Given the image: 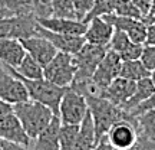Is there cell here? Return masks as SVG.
I'll return each instance as SVG.
<instances>
[{"instance_id": "d590c367", "label": "cell", "mask_w": 155, "mask_h": 150, "mask_svg": "<svg viewBox=\"0 0 155 150\" xmlns=\"http://www.w3.org/2000/svg\"><path fill=\"white\" fill-rule=\"evenodd\" d=\"M144 45H152L155 46V23H150L147 28V40Z\"/></svg>"}, {"instance_id": "f546056e", "label": "cell", "mask_w": 155, "mask_h": 150, "mask_svg": "<svg viewBox=\"0 0 155 150\" xmlns=\"http://www.w3.org/2000/svg\"><path fill=\"white\" fill-rule=\"evenodd\" d=\"M53 16L76 19V13L73 9L72 0H53Z\"/></svg>"}, {"instance_id": "74e56055", "label": "cell", "mask_w": 155, "mask_h": 150, "mask_svg": "<svg viewBox=\"0 0 155 150\" xmlns=\"http://www.w3.org/2000/svg\"><path fill=\"white\" fill-rule=\"evenodd\" d=\"M12 111H13V104H10V103H7V101L0 98V117L6 116V114H9Z\"/></svg>"}, {"instance_id": "ee69618b", "label": "cell", "mask_w": 155, "mask_h": 150, "mask_svg": "<svg viewBox=\"0 0 155 150\" xmlns=\"http://www.w3.org/2000/svg\"><path fill=\"white\" fill-rule=\"evenodd\" d=\"M154 72H155V71H154Z\"/></svg>"}, {"instance_id": "603a6c76", "label": "cell", "mask_w": 155, "mask_h": 150, "mask_svg": "<svg viewBox=\"0 0 155 150\" xmlns=\"http://www.w3.org/2000/svg\"><path fill=\"white\" fill-rule=\"evenodd\" d=\"M155 92V85L152 82V78H144L141 81H137V88H135V92L132 94V97L127 101V104L122 107L127 113H129L134 107H137L139 103H142L144 100H147L148 97Z\"/></svg>"}, {"instance_id": "e575fe53", "label": "cell", "mask_w": 155, "mask_h": 150, "mask_svg": "<svg viewBox=\"0 0 155 150\" xmlns=\"http://www.w3.org/2000/svg\"><path fill=\"white\" fill-rule=\"evenodd\" d=\"M132 2H134V5L137 6V9L141 12L142 17L145 19L151 10V3H152V0H132Z\"/></svg>"}, {"instance_id": "484cf974", "label": "cell", "mask_w": 155, "mask_h": 150, "mask_svg": "<svg viewBox=\"0 0 155 150\" xmlns=\"http://www.w3.org/2000/svg\"><path fill=\"white\" fill-rule=\"evenodd\" d=\"M139 137L155 140V110H150L135 117Z\"/></svg>"}, {"instance_id": "8d00e7d4", "label": "cell", "mask_w": 155, "mask_h": 150, "mask_svg": "<svg viewBox=\"0 0 155 150\" xmlns=\"http://www.w3.org/2000/svg\"><path fill=\"white\" fill-rule=\"evenodd\" d=\"M3 147H5V150H32L30 147H28V146L12 143V141H7V140H3Z\"/></svg>"}, {"instance_id": "44dd1931", "label": "cell", "mask_w": 155, "mask_h": 150, "mask_svg": "<svg viewBox=\"0 0 155 150\" xmlns=\"http://www.w3.org/2000/svg\"><path fill=\"white\" fill-rule=\"evenodd\" d=\"M96 145H98V139H96V134H95L94 120H92L91 113L88 111L82 123L79 124L75 150H94Z\"/></svg>"}, {"instance_id": "9c48e42d", "label": "cell", "mask_w": 155, "mask_h": 150, "mask_svg": "<svg viewBox=\"0 0 155 150\" xmlns=\"http://www.w3.org/2000/svg\"><path fill=\"white\" fill-rule=\"evenodd\" d=\"M121 67H122V59L121 56L116 54L115 51H112L111 48L106 51L104 59L101 61V64L98 65L95 74L92 75L91 81L95 85V88L98 89L99 97L102 95V92L105 91V88L109 84L119 77L121 74Z\"/></svg>"}, {"instance_id": "6da1fadb", "label": "cell", "mask_w": 155, "mask_h": 150, "mask_svg": "<svg viewBox=\"0 0 155 150\" xmlns=\"http://www.w3.org/2000/svg\"><path fill=\"white\" fill-rule=\"evenodd\" d=\"M86 101H88L89 113L94 120L95 134H96L98 141L105 137L108 130L116 121L124 120V118H135L124 108L112 104L109 100L99 97V95H86Z\"/></svg>"}, {"instance_id": "836d02e7", "label": "cell", "mask_w": 155, "mask_h": 150, "mask_svg": "<svg viewBox=\"0 0 155 150\" xmlns=\"http://www.w3.org/2000/svg\"><path fill=\"white\" fill-rule=\"evenodd\" d=\"M150 110H155V92L151 97H148L147 100H144L142 103H139L137 107H134L132 110L129 111V114L132 117H137L139 114H142V113L150 111Z\"/></svg>"}, {"instance_id": "4fadbf2b", "label": "cell", "mask_w": 155, "mask_h": 150, "mask_svg": "<svg viewBox=\"0 0 155 150\" xmlns=\"http://www.w3.org/2000/svg\"><path fill=\"white\" fill-rule=\"evenodd\" d=\"M20 42H22L23 48L26 49V52H28L32 58H35L43 68L46 67V65L53 59V56L58 54V49H56L55 46L50 44L46 38L39 36V35L22 39Z\"/></svg>"}, {"instance_id": "4316f807", "label": "cell", "mask_w": 155, "mask_h": 150, "mask_svg": "<svg viewBox=\"0 0 155 150\" xmlns=\"http://www.w3.org/2000/svg\"><path fill=\"white\" fill-rule=\"evenodd\" d=\"M78 131V124H62L59 133V150H75Z\"/></svg>"}, {"instance_id": "d6a6232c", "label": "cell", "mask_w": 155, "mask_h": 150, "mask_svg": "<svg viewBox=\"0 0 155 150\" xmlns=\"http://www.w3.org/2000/svg\"><path fill=\"white\" fill-rule=\"evenodd\" d=\"M141 61H142V64L150 69L151 72H154L155 71V46H152V45H144Z\"/></svg>"}, {"instance_id": "1f68e13d", "label": "cell", "mask_w": 155, "mask_h": 150, "mask_svg": "<svg viewBox=\"0 0 155 150\" xmlns=\"http://www.w3.org/2000/svg\"><path fill=\"white\" fill-rule=\"evenodd\" d=\"M72 3L76 13V19L83 22V19L88 16V13L94 6V0H72Z\"/></svg>"}, {"instance_id": "5bb4252c", "label": "cell", "mask_w": 155, "mask_h": 150, "mask_svg": "<svg viewBox=\"0 0 155 150\" xmlns=\"http://www.w3.org/2000/svg\"><path fill=\"white\" fill-rule=\"evenodd\" d=\"M36 35L46 38L59 52H66L71 55H75L83 46V44L86 42L83 36H72V35H62L56 33V32H50L48 29L42 28L40 25L36 29Z\"/></svg>"}, {"instance_id": "9a60e30c", "label": "cell", "mask_w": 155, "mask_h": 150, "mask_svg": "<svg viewBox=\"0 0 155 150\" xmlns=\"http://www.w3.org/2000/svg\"><path fill=\"white\" fill-rule=\"evenodd\" d=\"M135 88H137V82L135 81L118 77L106 87L101 97L109 100L112 104H115V106L122 108L127 104V101L132 97V94L135 92Z\"/></svg>"}, {"instance_id": "7c38bea8", "label": "cell", "mask_w": 155, "mask_h": 150, "mask_svg": "<svg viewBox=\"0 0 155 150\" xmlns=\"http://www.w3.org/2000/svg\"><path fill=\"white\" fill-rule=\"evenodd\" d=\"M0 139L22 146H28V147H30L32 145V139L25 131L20 120L13 111L0 117Z\"/></svg>"}, {"instance_id": "5b68a950", "label": "cell", "mask_w": 155, "mask_h": 150, "mask_svg": "<svg viewBox=\"0 0 155 150\" xmlns=\"http://www.w3.org/2000/svg\"><path fill=\"white\" fill-rule=\"evenodd\" d=\"M76 74V65L73 55L66 52H59L53 56V59L43 68V77L50 82L59 87H71Z\"/></svg>"}, {"instance_id": "277c9868", "label": "cell", "mask_w": 155, "mask_h": 150, "mask_svg": "<svg viewBox=\"0 0 155 150\" xmlns=\"http://www.w3.org/2000/svg\"><path fill=\"white\" fill-rule=\"evenodd\" d=\"M108 49H109L108 46H101V45L85 42L82 48L73 55L75 65H76V74H75L72 84L83 82V81L91 79L98 65L101 64V61L104 59Z\"/></svg>"}, {"instance_id": "8fae6325", "label": "cell", "mask_w": 155, "mask_h": 150, "mask_svg": "<svg viewBox=\"0 0 155 150\" xmlns=\"http://www.w3.org/2000/svg\"><path fill=\"white\" fill-rule=\"evenodd\" d=\"M106 22H109L115 29H119L129 36V39L135 44H145L147 40V28L148 25L144 22V19H134V17L118 16L115 13L102 16Z\"/></svg>"}, {"instance_id": "ffe728a7", "label": "cell", "mask_w": 155, "mask_h": 150, "mask_svg": "<svg viewBox=\"0 0 155 150\" xmlns=\"http://www.w3.org/2000/svg\"><path fill=\"white\" fill-rule=\"evenodd\" d=\"M26 55L20 40L17 39H0V62L7 67L16 68Z\"/></svg>"}, {"instance_id": "7402d4cb", "label": "cell", "mask_w": 155, "mask_h": 150, "mask_svg": "<svg viewBox=\"0 0 155 150\" xmlns=\"http://www.w3.org/2000/svg\"><path fill=\"white\" fill-rule=\"evenodd\" d=\"M5 65V64H3ZM7 69H10L13 74H16L17 77L28 78V79H38V78H43V67L39 64L35 58L29 55L26 52L25 58L22 59V62L17 65L16 68H12L5 65Z\"/></svg>"}, {"instance_id": "d4e9b609", "label": "cell", "mask_w": 155, "mask_h": 150, "mask_svg": "<svg viewBox=\"0 0 155 150\" xmlns=\"http://www.w3.org/2000/svg\"><path fill=\"white\" fill-rule=\"evenodd\" d=\"M0 9L6 17L33 15V0H0Z\"/></svg>"}, {"instance_id": "ba28073f", "label": "cell", "mask_w": 155, "mask_h": 150, "mask_svg": "<svg viewBox=\"0 0 155 150\" xmlns=\"http://www.w3.org/2000/svg\"><path fill=\"white\" fill-rule=\"evenodd\" d=\"M105 139L114 150H132L139 139L135 118H124L112 126Z\"/></svg>"}, {"instance_id": "8992f818", "label": "cell", "mask_w": 155, "mask_h": 150, "mask_svg": "<svg viewBox=\"0 0 155 150\" xmlns=\"http://www.w3.org/2000/svg\"><path fill=\"white\" fill-rule=\"evenodd\" d=\"M88 101L86 97L73 88L68 87L59 104V118L62 124H81L88 114Z\"/></svg>"}, {"instance_id": "ac0fdd59", "label": "cell", "mask_w": 155, "mask_h": 150, "mask_svg": "<svg viewBox=\"0 0 155 150\" xmlns=\"http://www.w3.org/2000/svg\"><path fill=\"white\" fill-rule=\"evenodd\" d=\"M109 48L121 56L122 61H131V59H141L144 45L135 44L129 39V36L125 32L115 29L111 42H109Z\"/></svg>"}, {"instance_id": "b9f144b4", "label": "cell", "mask_w": 155, "mask_h": 150, "mask_svg": "<svg viewBox=\"0 0 155 150\" xmlns=\"http://www.w3.org/2000/svg\"><path fill=\"white\" fill-rule=\"evenodd\" d=\"M151 78H152V82H154V85H155V72H152V75H151Z\"/></svg>"}, {"instance_id": "2e32d148", "label": "cell", "mask_w": 155, "mask_h": 150, "mask_svg": "<svg viewBox=\"0 0 155 150\" xmlns=\"http://www.w3.org/2000/svg\"><path fill=\"white\" fill-rule=\"evenodd\" d=\"M39 25L42 28L48 29L50 32L62 35H72V36H83L86 30V23L81 22L78 19H66V17H43L38 19Z\"/></svg>"}, {"instance_id": "ab89813d", "label": "cell", "mask_w": 155, "mask_h": 150, "mask_svg": "<svg viewBox=\"0 0 155 150\" xmlns=\"http://www.w3.org/2000/svg\"><path fill=\"white\" fill-rule=\"evenodd\" d=\"M154 16H155V0H152V3H151V10H150V13H148V16L145 17L144 20L151 19V17H154Z\"/></svg>"}, {"instance_id": "f1b7e54d", "label": "cell", "mask_w": 155, "mask_h": 150, "mask_svg": "<svg viewBox=\"0 0 155 150\" xmlns=\"http://www.w3.org/2000/svg\"><path fill=\"white\" fill-rule=\"evenodd\" d=\"M115 15L124 17H134V19H144L141 12L137 9L132 0H115Z\"/></svg>"}, {"instance_id": "f6af8a7d", "label": "cell", "mask_w": 155, "mask_h": 150, "mask_svg": "<svg viewBox=\"0 0 155 150\" xmlns=\"http://www.w3.org/2000/svg\"><path fill=\"white\" fill-rule=\"evenodd\" d=\"M132 150H134V149H132Z\"/></svg>"}, {"instance_id": "4dcf8cb0", "label": "cell", "mask_w": 155, "mask_h": 150, "mask_svg": "<svg viewBox=\"0 0 155 150\" xmlns=\"http://www.w3.org/2000/svg\"><path fill=\"white\" fill-rule=\"evenodd\" d=\"M33 15L36 19L53 16V0H33Z\"/></svg>"}, {"instance_id": "3957f363", "label": "cell", "mask_w": 155, "mask_h": 150, "mask_svg": "<svg viewBox=\"0 0 155 150\" xmlns=\"http://www.w3.org/2000/svg\"><path fill=\"white\" fill-rule=\"evenodd\" d=\"M17 78H20L23 81V84H25V87H26V89L29 92L30 100L42 103L46 107H49L55 116H59V104H61L62 97H63L68 87L66 88L65 87H59L56 84L50 82L49 79H46L45 77L38 78V79H28V78H22V77H17Z\"/></svg>"}, {"instance_id": "7bdbcfd3", "label": "cell", "mask_w": 155, "mask_h": 150, "mask_svg": "<svg viewBox=\"0 0 155 150\" xmlns=\"http://www.w3.org/2000/svg\"><path fill=\"white\" fill-rule=\"evenodd\" d=\"M2 17H6V16H5V13L2 12V9H0V19H2Z\"/></svg>"}, {"instance_id": "60d3db41", "label": "cell", "mask_w": 155, "mask_h": 150, "mask_svg": "<svg viewBox=\"0 0 155 150\" xmlns=\"http://www.w3.org/2000/svg\"><path fill=\"white\" fill-rule=\"evenodd\" d=\"M147 25H150V23H155V16L154 17H151V19H147V20H144Z\"/></svg>"}, {"instance_id": "cb8c5ba5", "label": "cell", "mask_w": 155, "mask_h": 150, "mask_svg": "<svg viewBox=\"0 0 155 150\" xmlns=\"http://www.w3.org/2000/svg\"><path fill=\"white\" fill-rule=\"evenodd\" d=\"M152 75L148 68L145 67L141 59H131V61H122L121 74L119 77L131 79V81H141L144 78H148Z\"/></svg>"}, {"instance_id": "d6986e66", "label": "cell", "mask_w": 155, "mask_h": 150, "mask_svg": "<svg viewBox=\"0 0 155 150\" xmlns=\"http://www.w3.org/2000/svg\"><path fill=\"white\" fill-rule=\"evenodd\" d=\"M62 121L59 116H53L42 133L33 140L32 150H59V133H61Z\"/></svg>"}, {"instance_id": "e0dca14e", "label": "cell", "mask_w": 155, "mask_h": 150, "mask_svg": "<svg viewBox=\"0 0 155 150\" xmlns=\"http://www.w3.org/2000/svg\"><path fill=\"white\" fill-rule=\"evenodd\" d=\"M114 32H115V28L109 22H106L104 17H94L86 23V30L83 33V38L89 44L109 48V42Z\"/></svg>"}, {"instance_id": "30bf717a", "label": "cell", "mask_w": 155, "mask_h": 150, "mask_svg": "<svg viewBox=\"0 0 155 150\" xmlns=\"http://www.w3.org/2000/svg\"><path fill=\"white\" fill-rule=\"evenodd\" d=\"M0 98L13 106L17 103L30 100L23 81L15 74H12L2 62H0Z\"/></svg>"}, {"instance_id": "f35d334b", "label": "cell", "mask_w": 155, "mask_h": 150, "mask_svg": "<svg viewBox=\"0 0 155 150\" xmlns=\"http://www.w3.org/2000/svg\"><path fill=\"white\" fill-rule=\"evenodd\" d=\"M94 150H114V147H112V146L108 143V140L104 137V139H101L99 141H98V145L95 146Z\"/></svg>"}, {"instance_id": "83f0119b", "label": "cell", "mask_w": 155, "mask_h": 150, "mask_svg": "<svg viewBox=\"0 0 155 150\" xmlns=\"http://www.w3.org/2000/svg\"><path fill=\"white\" fill-rule=\"evenodd\" d=\"M115 10V0H94V6L88 16L83 19V23H88L94 17H102L111 15Z\"/></svg>"}, {"instance_id": "7a4b0ae2", "label": "cell", "mask_w": 155, "mask_h": 150, "mask_svg": "<svg viewBox=\"0 0 155 150\" xmlns=\"http://www.w3.org/2000/svg\"><path fill=\"white\" fill-rule=\"evenodd\" d=\"M13 113L20 120L25 131L28 133V136L32 140L36 139L39 134L48 127V124L55 116L49 107L33 100H28L15 104Z\"/></svg>"}, {"instance_id": "52a82bcc", "label": "cell", "mask_w": 155, "mask_h": 150, "mask_svg": "<svg viewBox=\"0 0 155 150\" xmlns=\"http://www.w3.org/2000/svg\"><path fill=\"white\" fill-rule=\"evenodd\" d=\"M39 22L35 15L9 16L0 19V39H22L36 35Z\"/></svg>"}]
</instances>
